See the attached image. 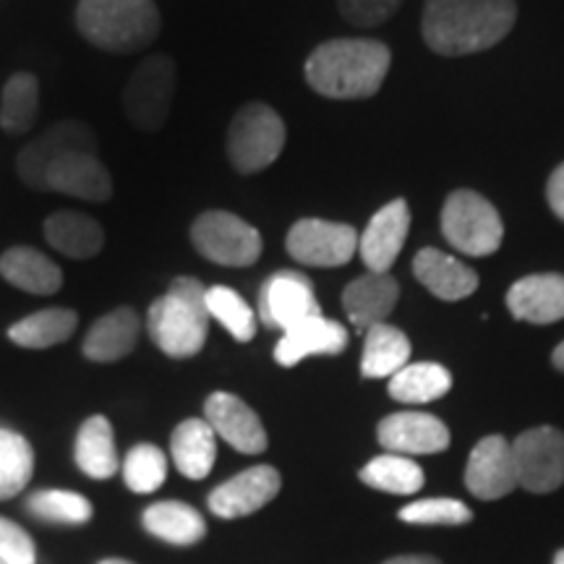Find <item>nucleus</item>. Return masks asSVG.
<instances>
[{"label": "nucleus", "mask_w": 564, "mask_h": 564, "mask_svg": "<svg viewBox=\"0 0 564 564\" xmlns=\"http://www.w3.org/2000/svg\"><path fill=\"white\" fill-rule=\"evenodd\" d=\"M514 0H426L421 32L434 53L470 55L489 51L512 32Z\"/></svg>", "instance_id": "f257e3e1"}, {"label": "nucleus", "mask_w": 564, "mask_h": 564, "mask_svg": "<svg viewBox=\"0 0 564 564\" xmlns=\"http://www.w3.org/2000/svg\"><path fill=\"white\" fill-rule=\"evenodd\" d=\"M392 53L377 40L322 42L306 61V82L329 100H366L390 74Z\"/></svg>", "instance_id": "f03ea898"}, {"label": "nucleus", "mask_w": 564, "mask_h": 564, "mask_svg": "<svg viewBox=\"0 0 564 564\" xmlns=\"http://www.w3.org/2000/svg\"><path fill=\"white\" fill-rule=\"evenodd\" d=\"M76 26L100 51L129 55L158 40L162 19L154 0H79Z\"/></svg>", "instance_id": "7ed1b4c3"}, {"label": "nucleus", "mask_w": 564, "mask_h": 564, "mask_svg": "<svg viewBox=\"0 0 564 564\" xmlns=\"http://www.w3.org/2000/svg\"><path fill=\"white\" fill-rule=\"evenodd\" d=\"M154 345L171 358H192L204 348L209 333L207 285L196 278H175L147 314Z\"/></svg>", "instance_id": "20e7f679"}, {"label": "nucleus", "mask_w": 564, "mask_h": 564, "mask_svg": "<svg viewBox=\"0 0 564 564\" xmlns=\"http://www.w3.org/2000/svg\"><path fill=\"white\" fill-rule=\"evenodd\" d=\"M285 123L264 102H249L236 112L228 129V160L238 173H259L280 158Z\"/></svg>", "instance_id": "39448f33"}, {"label": "nucleus", "mask_w": 564, "mask_h": 564, "mask_svg": "<svg viewBox=\"0 0 564 564\" xmlns=\"http://www.w3.org/2000/svg\"><path fill=\"white\" fill-rule=\"evenodd\" d=\"M442 232L447 243H453L468 257H489L502 246L505 223L499 212L481 194L453 192L442 207Z\"/></svg>", "instance_id": "423d86ee"}, {"label": "nucleus", "mask_w": 564, "mask_h": 564, "mask_svg": "<svg viewBox=\"0 0 564 564\" xmlns=\"http://www.w3.org/2000/svg\"><path fill=\"white\" fill-rule=\"evenodd\" d=\"M192 243L209 262L223 267H251L262 257V236L251 223L232 212L212 209L192 225Z\"/></svg>", "instance_id": "0eeeda50"}, {"label": "nucleus", "mask_w": 564, "mask_h": 564, "mask_svg": "<svg viewBox=\"0 0 564 564\" xmlns=\"http://www.w3.org/2000/svg\"><path fill=\"white\" fill-rule=\"evenodd\" d=\"M175 63L171 55H150L137 66L123 89V110L139 131H160L171 116Z\"/></svg>", "instance_id": "6e6552de"}, {"label": "nucleus", "mask_w": 564, "mask_h": 564, "mask_svg": "<svg viewBox=\"0 0 564 564\" xmlns=\"http://www.w3.org/2000/svg\"><path fill=\"white\" fill-rule=\"evenodd\" d=\"M512 455L523 489L546 494L564 484V434L556 429H528L512 442Z\"/></svg>", "instance_id": "1a4fd4ad"}, {"label": "nucleus", "mask_w": 564, "mask_h": 564, "mask_svg": "<svg viewBox=\"0 0 564 564\" xmlns=\"http://www.w3.org/2000/svg\"><path fill=\"white\" fill-rule=\"evenodd\" d=\"M285 249L299 264L343 267L358 251V232L345 223L306 217L288 232Z\"/></svg>", "instance_id": "9d476101"}, {"label": "nucleus", "mask_w": 564, "mask_h": 564, "mask_svg": "<svg viewBox=\"0 0 564 564\" xmlns=\"http://www.w3.org/2000/svg\"><path fill=\"white\" fill-rule=\"evenodd\" d=\"M319 314L322 308L312 280L301 272H274L259 293V316L267 327H278L282 333Z\"/></svg>", "instance_id": "9b49d317"}, {"label": "nucleus", "mask_w": 564, "mask_h": 564, "mask_svg": "<svg viewBox=\"0 0 564 564\" xmlns=\"http://www.w3.org/2000/svg\"><path fill=\"white\" fill-rule=\"evenodd\" d=\"M97 141L95 133L89 131V126L79 121H63L47 129L37 141H32L30 147H24L17 160V171L21 181L30 188H40L45 181L47 167L55 160H61L68 152H95Z\"/></svg>", "instance_id": "f8f14e48"}, {"label": "nucleus", "mask_w": 564, "mask_h": 564, "mask_svg": "<svg viewBox=\"0 0 564 564\" xmlns=\"http://www.w3.org/2000/svg\"><path fill=\"white\" fill-rule=\"evenodd\" d=\"M465 486L478 499L494 502L510 494L518 484V468H514L512 444L505 436L491 434L474 447L465 468Z\"/></svg>", "instance_id": "ddd939ff"}, {"label": "nucleus", "mask_w": 564, "mask_h": 564, "mask_svg": "<svg viewBox=\"0 0 564 564\" xmlns=\"http://www.w3.org/2000/svg\"><path fill=\"white\" fill-rule=\"evenodd\" d=\"M408 230H411V209L405 199H394L384 204L371 217L366 230L358 236V253L369 272H390L403 251Z\"/></svg>", "instance_id": "4468645a"}, {"label": "nucleus", "mask_w": 564, "mask_h": 564, "mask_svg": "<svg viewBox=\"0 0 564 564\" xmlns=\"http://www.w3.org/2000/svg\"><path fill=\"white\" fill-rule=\"evenodd\" d=\"M379 444L392 455H436L449 447V429L432 413H392L377 429Z\"/></svg>", "instance_id": "2eb2a0df"}, {"label": "nucleus", "mask_w": 564, "mask_h": 564, "mask_svg": "<svg viewBox=\"0 0 564 564\" xmlns=\"http://www.w3.org/2000/svg\"><path fill=\"white\" fill-rule=\"evenodd\" d=\"M280 484L282 478L272 465H253L209 494V510L225 520L243 518L270 505L278 497Z\"/></svg>", "instance_id": "dca6fc26"}, {"label": "nucleus", "mask_w": 564, "mask_h": 564, "mask_svg": "<svg viewBox=\"0 0 564 564\" xmlns=\"http://www.w3.org/2000/svg\"><path fill=\"white\" fill-rule=\"evenodd\" d=\"M212 432L223 436L230 447H236L243 455H259L267 449V432L259 421V415L243 403L241 398L230 392H212L204 403Z\"/></svg>", "instance_id": "f3484780"}, {"label": "nucleus", "mask_w": 564, "mask_h": 564, "mask_svg": "<svg viewBox=\"0 0 564 564\" xmlns=\"http://www.w3.org/2000/svg\"><path fill=\"white\" fill-rule=\"evenodd\" d=\"M42 192L79 196L87 202H108L112 196V178L95 152H68L47 167Z\"/></svg>", "instance_id": "a211bd4d"}, {"label": "nucleus", "mask_w": 564, "mask_h": 564, "mask_svg": "<svg viewBox=\"0 0 564 564\" xmlns=\"http://www.w3.org/2000/svg\"><path fill=\"white\" fill-rule=\"evenodd\" d=\"M400 299V285L390 272H366L343 291V308L358 333L384 324Z\"/></svg>", "instance_id": "6ab92c4d"}, {"label": "nucleus", "mask_w": 564, "mask_h": 564, "mask_svg": "<svg viewBox=\"0 0 564 564\" xmlns=\"http://www.w3.org/2000/svg\"><path fill=\"white\" fill-rule=\"evenodd\" d=\"M345 348H348V329L340 322L319 314L285 329L274 348V361L291 369L308 356H337Z\"/></svg>", "instance_id": "aec40b11"}, {"label": "nucleus", "mask_w": 564, "mask_h": 564, "mask_svg": "<svg viewBox=\"0 0 564 564\" xmlns=\"http://www.w3.org/2000/svg\"><path fill=\"white\" fill-rule=\"evenodd\" d=\"M507 308L514 319L554 324L564 319V274H528L507 293Z\"/></svg>", "instance_id": "412c9836"}, {"label": "nucleus", "mask_w": 564, "mask_h": 564, "mask_svg": "<svg viewBox=\"0 0 564 564\" xmlns=\"http://www.w3.org/2000/svg\"><path fill=\"white\" fill-rule=\"evenodd\" d=\"M413 274L429 293L442 301H463L478 291V274L440 249H421L413 259Z\"/></svg>", "instance_id": "4be33fe9"}, {"label": "nucleus", "mask_w": 564, "mask_h": 564, "mask_svg": "<svg viewBox=\"0 0 564 564\" xmlns=\"http://www.w3.org/2000/svg\"><path fill=\"white\" fill-rule=\"evenodd\" d=\"M139 335V314L129 306H121L91 324L87 337H84V356L97 364L121 361V358H126L129 352H133V348H137Z\"/></svg>", "instance_id": "5701e85b"}, {"label": "nucleus", "mask_w": 564, "mask_h": 564, "mask_svg": "<svg viewBox=\"0 0 564 564\" xmlns=\"http://www.w3.org/2000/svg\"><path fill=\"white\" fill-rule=\"evenodd\" d=\"M0 274L19 291L32 295H53L63 288L61 267L47 259L45 253L30 246H13L0 257Z\"/></svg>", "instance_id": "b1692460"}, {"label": "nucleus", "mask_w": 564, "mask_h": 564, "mask_svg": "<svg viewBox=\"0 0 564 564\" xmlns=\"http://www.w3.org/2000/svg\"><path fill=\"white\" fill-rule=\"evenodd\" d=\"M45 238L53 249L74 259L97 257L105 246L102 225L82 212H55L47 217Z\"/></svg>", "instance_id": "393cba45"}, {"label": "nucleus", "mask_w": 564, "mask_h": 564, "mask_svg": "<svg viewBox=\"0 0 564 564\" xmlns=\"http://www.w3.org/2000/svg\"><path fill=\"white\" fill-rule=\"evenodd\" d=\"M215 432L204 419H188L175 429L171 436V453L178 470L192 481H202L209 476L217 457Z\"/></svg>", "instance_id": "a878e982"}, {"label": "nucleus", "mask_w": 564, "mask_h": 564, "mask_svg": "<svg viewBox=\"0 0 564 564\" xmlns=\"http://www.w3.org/2000/svg\"><path fill=\"white\" fill-rule=\"evenodd\" d=\"M76 465L89 478H112L121 468L112 440V426L105 415H91L76 434Z\"/></svg>", "instance_id": "bb28decb"}, {"label": "nucleus", "mask_w": 564, "mask_h": 564, "mask_svg": "<svg viewBox=\"0 0 564 564\" xmlns=\"http://www.w3.org/2000/svg\"><path fill=\"white\" fill-rule=\"evenodd\" d=\"M411 358V340L392 324H377L366 333L361 373L366 379L394 377Z\"/></svg>", "instance_id": "cd10ccee"}, {"label": "nucleus", "mask_w": 564, "mask_h": 564, "mask_svg": "<svg viewBox=\"0 0 564 564\" xmlns=\"http://www.w3.org/2000/svg\"><path fill=\"white\" fill-rule=\"evenodd\" d=\"M141 523L152 535L175 546H192L207 533L202 514L183 502H158L147 507Z\"/></svg>", "instance_id": "c85d7f7f"}, {"label": "nucleus", "mask_w": 564, "mask_h": 564, "mask_svg": "<svg viewBox=\"0 0 564 564\" xmlns=\"http://www.w3.org/2000/svg\"><path fill=\"white\" fill-rule=\"evenodd\" d=\"M76 324H79V316L70 312V308H45V312H37L11 324L9 337L19 348L45 350L58 343H66L76 333Z\"/></svg>", "instance_id": "c756f323"}, {"label": "nucleus", "mask_w": 564, "mask_h": 564, "mask_svg": "<svg viewBox=\"0 0 564 564\" xmlns=\"http://www.w3.org/2000/svg\"><path fill=\"white\" fill-rule=\"evenodd\" d=\"M453 387V373L440 364H408L390 377V398L398 403L421 405L440 400Z\"/></svg>", "instance_id": "7c9ffc66"}, {"label": "nucleus", "mask_w": 564, "mask_h": 564, "mask_svg": "<svg viewBox=\"0 0 564 564\" xmlns=\"http://www.w3.org/2000/svg\"><path fill=\"white\" fill-rule=\"evenodd\" d=\"M40 110V84L34 74H13L3 87L0 129L6 133H26Z\"/></svg>", "instance_id": "2f4dec72"}, {"label": "nucleus", "mask_w": 564, "mask_h": 564, "mask_svg": "<svg viewBox=\"0 0 564 564\" xmlns=\"http://www.w3.org/2000/svg\"><path fill=\"white\" fill-rule=\"evenodd\" d=\"M361 481L387 494H415L423 486V470L405 455H379L361 470Z\"/></svg>", "instance_id": "473e14b6"}, {"label": "nucleus", "mask_w": 564, "mask_h": 564, "mask_svg": "<svg viewBox=\"0 0 564 564\" xmlns=\"http://www.w3.org/2000/svg\"><path fill=\"white\" fill-rule=\"evenodd\" d=\"M34 474L32 444L17 432L0 429V499L24 491Z\"/></svg>", "instance_id": "72a5a7b5"}, {"label": "nucleus", "mask_w": 564, "mask_h": 564, "mask_svg": "<svg viewBox=\"0 0 564 564\" xmlns=\"http://www.w3.org/2000/svg\"><path fill=\"white\" fill-rule=\"evenodd\" d=\"M207 308L238 343H249L257 335V316L251 306L232 288H207Z\"/></svg>", "instance_id": "f704fd0d"}, {"label": "nucleus", "mask_w": 564, "mask_h": 564, "mask_svg": "<svg viewBox=\"0 0 564 564\" xmlns=\"http://www.w3.org/2000/svg\"><path fill=\"white\" fill-rule=\"evenodd\" d=\"M126 486L137 494L158 491L167 478L165 453L154 444H137L123 463Z\"/></svg>", "instance_id": "c9c22d12"}, {"label": "nucleus", "mask_w": 564, "mask_h": 564, "mask_svg": "<svg viewBox=\"0 0 564 564\" xmlns=\"http://www.w3.org/2000/svg\"><path fill=\"white\" fill-rule=\"evenodd\" d=\"M30 510L55 523L82 525L91 518V505L74 491H40L30 499Z\"/></svg>", "instance_id": "e433bc0d"}, {"label": "nucleus", "mask_w": 564, "mask_h": 564, "mask_svg": "<svg viewBox=\"0 0 564 564\" xmlns=\"http://www.w3.org/2000/svg\"><path fill=\"white\" fill-rule=\"evenodd\" d=\"M474 512L460 499H421L400 510V520L413 525H465Z\"/></svg>", "instance_id": "4c0bfd02"}, {"label": "nucleus", "mask_w": 564, "mask_h": 564, "mask_svg": "<svg viewBox=\"0 0 564 564\" xmlns=\"http://www.w3.org/2000/svg\"><path fill=\"white\" fill-rule=\"evenodd\" d=\"M403 0H337V9H340L343 19L352 26H379L400 9Z\"/></svg>", "instance_id": "58836bf2"}, {"label": "nucleus", "mask_w": 564, "mask_h": 564, "mask_svg": "<svg viewBox=\"0 0 564 564\" xmlns=\"http://www.w3.org/2000/svg\"><path fill=\"white\" fill-rule=\"evenodd\" d=\"M0 560L6 564H34L37 560L30 533L9 518H0Z\"/></svg>", "instance_id": "ea45409f"}, {"label": "nucleus", "mask_w": 564, "mask_h": 564, "mask_svg": "<svg viewBox=\"0 0 564 564\" xmlns=\"http://www.w3.org/2000/svg\"><path fill=\"white\" fill-rule=\"evenodd\" d=\"M546 199L549 207L560 220L564 223V162L552 173V178L546 183Z\"/></svg>", "instance_id": "a19ab883"}, {"label": "nucleus", "mask_w": 564, "mask_h": 564, "mask_svg": "<svg viewBox=\"0 0 564 564\" xmlns=\"http://www.w3.org/2000/svg\"><path fill=\"white\" fill-rule=\"evenodd\" d=\"M384 564H440V560H434V556H394Z\"/></svg>", "instance_id": "79ce46f5"}, {"label": "nucleus", "mask_w": 564, "mask_h": 564, "mask_svg": "<svg viewBox=\"0 0 564 564\" xmlns=\"http://www.w3.org/2000/svg\"><path fill=\"white\" fill-rule=\"evenodd\" d=\"M552 364L556 366V369H560V371L564 373V343H560V345H556V348H554Z\"/></svg>", "instance_id": "37998d69"}, {"label": "nucleus", "mask_w": 564, "mask_h": 564, "mask_svg": "<svg viewBox=\"0 0 564 564\" xmlns=\"http://www.w3.org/2000/svg\"><path fill=\"white\" fill-rule=\"evenodd\" d=\"M100 564H133V562H126V560H102Z\"/></svg>", "instance_id": "c03bdc74"}, {"label": "nucleus", "mask_w": 564, "mask_h": 564, "mask_svg": "<svg viewBox=\"0 0 564 564\" xmlns=\"http://www.w3.org/2000/svg\"><path fill=\"white\" fill-rule=\"evenodd\" d=\"M554 564H564V549H562V552H560V554H556V556H554Z\"/></svg>", "instance_id": "a18cd8bd"}]
</instances>
